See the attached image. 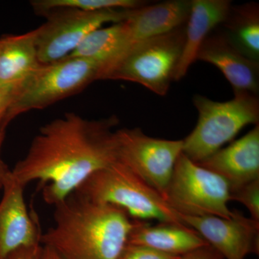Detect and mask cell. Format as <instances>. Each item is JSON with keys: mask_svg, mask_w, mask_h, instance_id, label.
<instances>
[{"mask_svg": "<svg viewBox=\"0 0 259 259\" xmlns=\"http://www.w3.org/2000/svg\"><path fill=\"white\" fill-rule=\"evenodd\" d=\"M117 122L115 117L90 120L72 112L51 121L40 129L12 176L24 187L38 181L46 203H60L94 173L118 161Z\"/></svg>", "mask_w": 259, "mask_h": 259, "instance_id": "1", "label": "cell"}, {"mask_svg": "<svg viewBox=\"0 0 259 259\" xmlns=\"http://www.w3.org/2000/svg\"><path fill=\"white\" fill-rule=\"evenodd\" d=\"M54 226L40 244L62 259H119L135 220L119 207L97 203L74 192L54 206Z\"/></svg>", "mask_w": 259, "mask_h": 259, "instance_id": "2", "label": "cell"}, {"mask_svg": "<svg viewBox=\"0 0 259 259\" xmlns=\"http://www.w3.org/2000/svg\"><path fill=\"white\" fill-rule=\"evenodd\" d=\"M74 192L119 207L136 221L185 225L157 191L119 161L94 173Z\"/></svg>", "mask_w": 259, "mask_h": 259, "instance_id": "3", "label": "cell"}, {"mask_svg": "<svg viewBox=\"0 0 259 259\" xmlns=\"http://www.w3.org/2000/svg\"><path fill=\"white\" fill-rule=\"evenodd\" d=\"M193 103L198 112V121L192 133L183 140L182 153L195 163L217 152L245 126L258 125L257 95L237 94L227 102L213 101L195 95Z\"/></svg>", "mask_w": 259, "mask_h": 259, "instance_id": "4", "label": "cell"}, {"mask_svg": "<svg viewBox=\"0 0 259 259\" xmlns=\"http://www.w3.org/2000/svg\"><path fill=\"white\" fill-rule=\"evenodd\" d=\"M186 24L131 47L102 74L100 80H123L139 83L165 96L174 81L185 40Z\"/></svg>", "mask_w": 259, "mask_h": 259, "instance_id": "5", "label": "cell"}, {"mask_svg": "<svg viewBox=\"0 0 259 259\" xmlns=\"http://www.w3.org/2000/svg\"><path fill=\"white\" fill-rule=\"evenodd\" d=\"M100 65L89 59L68 56L44 64L21 87L7 116L9 124L21 114L41 110L66 97L77 94L99 80Z\"/></svg>", "mask_w": 259, "mask_h": 259, "instance_id": "6", "label": "cell"}, {"mask_svg": "<svg viewBox=\"0 0 259 259\" xmlns=\"http://www.w3.org/2000/svg\"><path fill=\"white\" fill-rule=\"evenodd\" d=\"M179 214L231 218L230 185L223 177L192 161L183 153L177 159L165 195Z\"/></svg>", "mask_w": 259, "mask_h": 259, "instance_id": "7", "label": "cell"}, {"mask_svg": "<svg viewBox=\"0 0 259 259\" xmlns=\"http://www.w3.org/2000/svg\"><path fill=\"white\" fill-rule=\"evenodd\" d=\"M132 10L88 12L64 8L49 12L44 15L47 17V22L37 28L39 60L42 64H49L64 59L90 32L105 24L123 21Z\"/></svg>", "mask_w": 259, "mask_h": 259, "instance_id": "8", "label": "cell"}, {"mask_svg": "<svg viewBox=\"0 0 259 259\" xmlns=\"http://www.w3.org/2000/svg\"><path fill=\"white\" fill-rule=\"evenodd\" d=\"M115 136L118 161L165 199L183 140L155 139L139 128L117 130Z\"/></svg>", "mask_w": 259, "mask_h": 259, "instance_id": "9", "label": "cell"}, {"mask_svg": "<svg viewBox=\"0 0 259 259\" xmlns=\"http://www.w3.org/2000/svg\"><path fill=\"white\" fill-rule=\"evenodd\" d=\"M178 216L182 223L197 232L224 259H245L248 255H258L259 222L245 217L239 211L233 210L229 218Z\"/></svg>", "mask_w": 259, "mask_h": 259, "instance_id": "10", "label": "cell"}, {"mask_svg": "<svg viewBox=\"0 0 259 259\" xmlns=\"http://www.w3.org/2000/svg\"><path fill=\"white\" fill-rule=\"evenodd\" d=\"M25 187L12 173L3 186L0 202V259L23 247L41 245L38 224L25 203Z\"/></svg>", "mask_w": 259, "mask_h": 259, "instance_id": "11", "label": "cell"}, {"mask_svg": "<svg viewBox=\"0 0 259 259\" xmlns=\"http://www.w3.org/2000/svg\"><path fill=\"white\" fill-rule=\"evenodd\" d=\"M196 61L214 65L231 83L234 95H257L259 90V61L238 50L222 31L212 32L204 40Z\"/></svg>", "mask_w": 259, "mask_h": 259, "instance_id": "12", "label": "cell"}, {"mask_svg": "<svg viewBox=\"0 0 259 259\" xmlns=\"http://www.w3.org/2000/svg\"><path fill=\"white\" fill-rule=\"evenodd\" d=\"M197 163L223 177L230 189L258 180L259 125L228 147Z\"/></svg>", "mask_w": 259, "mask_h": 259, "instance_id": "13", "label": "cell"}, {"mask_svg": "<svg viewBox=\"0 0 259 259\" xmlns=\"http://www.w3.org/2000/svg\"><path fill=\"white\" fill-rule=\"evenodd\" d=\"M232 6L228 0H192L186 23L185 40L174 81L185 77L209 34L226 20Z\"/></svg>", "mask_w": 259, "mask_h": 259, "instance_id": "14", "label": "cell"}, {"mask_svg": "<svg viewBox=\"0 0 259 259\" xmlns=\"http://www.w3.org/2000/svg\"><path fill=\"white\" fill-rule=\"evenodd\" d=\"M191 1L163 2L131 10L125 22L129 49L148 39L159 36L180 28L187 23Z\"/></svg>", "mask_w": 259, "mask_h": 259, "instance_id": "15", "label": "cell"}, {"mask_svg": "<svg viewBox=\"0 0 259 259\" xmlns=\"http://www.w3.org/2000/svg\"><path fill=\"white\" fill-rule=\"evenodd\" d=\"M37 29L0 38V83L17 91L42 66L37 49Z\"/></svg>", "mask_w": 259, "mask_h": 259, "instance_id": "16", "label": "cell"}, {"mask_svg": "<svg viewBox=\"0 0 259 259\" xmlns=\"http://www.w3.org/2000/svg\"><path fill=\"white\" fill-rule=\"evenodd\" d=\"M127 243L178 256L209 245L197 232L185 225L159 223L151 226L146 221L136 220Z\"/></svg>", "mask_w": 259, "mask_h": 259, "instance_id": "17", "label": "cell"}, {"mask_svg": "<svg viewBox=\"0 0 259 259\" xmlns=\"http://www.w3.org/2000/svg\"><path fill=\"white\" fill-rule=\"evenodd\" d=\"M129 50L125 20L90 32L69 56L83 58L100 65L99 80Z\"/></svg>", "mask_w": 259, "mask_h": 259, "instance_id": "18", "label": "cell"}, {"mask_svg": "<svg viewBox=\"0 0 259 259\" xmlns=\"http://www.w3.org/2000/svg\"><path fill=\"white\" fill-rule=\"evenodd\" d=\"M223 31L243 55L259 61V8L257 3L231 6Z\"/></svg>", "mask_w": 259, "mask_h": 259, "instance_id": "19", "label": "cell"}, {"mask_svg": "<svg viewBox=\"0 0 259 259\" xmlns=\"http://www.w3.org/2000/svg\"><path fill=\"white\" fill-rule=\"evenodd\" d=\"M37 15H44L58 9H75L95 12L106 10H132L146 5L137 0H34L30 2Z\"/></svg>", "mask_w": 259, "mask_h": 259, "instance_id": "20", "label": "cell"}, {"mask_svg": "<svg viewBox=\"0 0 259 259\" xmlns=\"http://www.w3.org/2000/svg\"><path fill=\"white\" fill-rule=\"evenodd\" d=\"M230 200L244 205L250 218L259 222V179L230 189Z\"/></svg>", "mask_w": 259, "mask_h": 259, "instance_id": "21", "label": "cell"}, {"mask_svg": "<svg viewBox=\"0 0 259 259\" xmlns=\"http://www.w3.org/2000/svg\"><path fill=\"white\" fill-rule=\"evenodd\" d=\"M180 257L161 253L143 245L127 243L119 259H178Z\"/></svg>", "mask_w": 259, "mask_h": 259, "instance_id": "22", "label": "cell"}, {"mask_svg": "<svg viewBox=\"0 0 259 259\" xmlns=\"http://www.w3.org/2000/svg\"><path fill=\"white\" fill-rule=\"evenodd\" d=\"M16 93L15 89L0 83V134H5L8 125L7 116Z\"/></svg>", "mask_w": 259, "mask_h": 259, "instance_id": "23", "label": "cell"}, {"mask_svg": "<svg viewBox=\"0 0 259 259\" xmlns=\"http://www.w3.org/2000/svg\"><path fill=\"white\" fill-rule=\"evenodd\" d=\"M178 259H224L222 255L209 245H205L198 249L193 250Z\"/></svg>", "mask_w": 259, "mask_h": 259, "instance_id": "24", "label": "cell"}, {"mask_svg": "<svg viewBox=\"0 0 259 259\" xmlns=\"http://www.w3.org/2000/svg\"><path fill=\"white\" fill-rule=\"evenodd\" d=\"M41 249L42 245L23 247L12 252L5 259H39Z\"/></svg>", "mask_w": 259, "mask_h": 259, "instance_id": "25", "label": "cell"}, {"mask_svg": "<svg viewBox=\"0 0 259 259\" xmlns=\"http://www.w3.org/2000/svg\"><path fill=\"white\" fill-rule=\"evenodd\" d=\"M5 134H0V190H3L5 182L11 175V170L1 158V148L4 141Z\"/></svg>", "mask_w": 259, "mask_h": 259, "instance_id": "26", "label": "cell"}, {"mask_svg": "<svg viewBox=\"0 0 259 259\" xmlns=\"http://www.w3.org/2000/svg\"><path fill=\"white\" fill-rule=\"evenodd\" d=\"M39 259H62L50 247L42 245L41 253Z\"/></svg>", "mask_w": 259, "mask_h": 259, "instance_id": "27", "label": "cell"}]
</instances>
